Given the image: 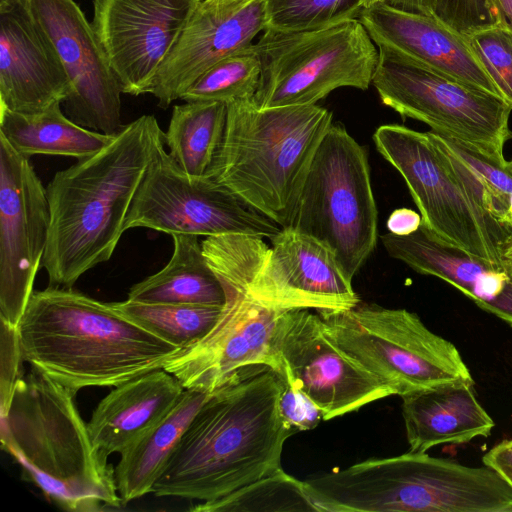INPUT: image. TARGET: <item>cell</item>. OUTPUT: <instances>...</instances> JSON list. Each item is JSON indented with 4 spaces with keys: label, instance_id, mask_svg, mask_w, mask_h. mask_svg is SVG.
I'll return each instance as SVG.
<instances>
[{
    "label": "cell",
    "instance_id": "cell-16",
    "mask_svg": "<svg viewBox=\"0 0 512 512\" xmlns=\"http://www.w3.org/2000/svg\"><path fill=\"white\" fill-rule=\"evenodd\" d=\"M200 0H93L92 27L122 93H149Z\"/></svg>",
    "mask_w": 512,
    "mask_h": 512
},
{
    "label": "cell",
    "instance_id": "cell-34",
    "mask_svg": "<svg viewBox=\"0 0 512 512\" xmlns=\"http://www.w3.org/2000/svg\"><path fill=\"white\" fill-rule=\"evenodd\" d=\"M464 37L500 96L512 106V31L494 25Z\"/></svg>",
    "mask_w": 512,
    "mask_h": 512
},
{
    "label": "cell",
    "instance_id": "cell-31",
    "mask_svg": "<svg viewBox=\"0 0 512 512\" xmlns=\"http://www.w3.org/2000/svg\"><path fill=\"white\" fill-rule=\"evenodd\" d=\"M195 512H319L308 494L305 481L282 467L216 500L190 508Z\"/></svg>",
    "mask_w": 512,
    "mask_h": 512
},
{
    "label": "cell",
    "instance_id": "cell-27",
    "mask_svg": "<svg viewBox=\"0 0 512 512\" xmlns=\"http://www.w3.org/2000/svg\"><path fill=\"white\" fill-rule=\"evenodd\" d=\"M55 103L43 112L26 115L0 109V134L22 155L91 156L107 146L114 135L82 127Z\"/></svg>",
    "mask_w": 512,
    "mask_h": 512
},
{
    "label": "cell",
    "instance_id": "cell-9",
    "mask_svg": "<svg viewBox=\"0 0 512 512\" xmlns=\"http://www.w3.org/2000/svg\"><path fill=\"white\" fill-rule=\"evenodd\" d=\"M318 313L342 351L394 395L451 383L474 384L457 347L432 332L416 313L374 303Z\"/></svg>",
    "mask_w": 512,
    "mask_h": 512
},
{
    "label": "cell",
    "instance_id": "cell-5",
    "mask_svg": "<svg viewBox=\"0 0 512 512\" xmlns=\"http://www.w3.org/2000/svg\"><path fill=\"white\" fill-rule=\"evenodd\" d=\"M333 124L316 104L259 108L227 104L222 141L206 176L280 228L293 224L314 154Z\"/></svg>",
    "mask_w": 512,
    "mask_h": 512
},
{
    "label": "cell",
    "instance_id": "cell-25",
    "mask_svg": "<svg viewBox=\"0 0 512 512\" xmlns=\"http://www.w3.org/2000/svg\"><path fill=\"white\" fill-rule=\"evenodd\" d=\"M211 392L185 389L172 408L121 453L115 480L122 505L152 492L191 420Z\"/></svg>",
    "mask_w": 512,
    "mask_h": 512
},
{
    "label": "cell",
    "instance_id": "cell-46",
    "mask_svg": "<svg viewBox=\"0 0 512 512\" xmlns=\"http://www.w3.org/2000/svg\"><path fill=\"white\" fill-rule=\"evenodd\" d=\"M511 163H512V160H511Z\"/></svg>",
    "mask_w": 512,
    "mask_h": 512
},
{
    "label": "cell",
    "instance_id": "cell-36",
    "mask_svg": "<svg viewBox=\"0 0 512 512\" xmlns=\"http://www.w3.org/2000/svg\"><path fill=\"white\" fill-rule=\"evenodd\" d=\"M24 361L18 326L0 319V416L4 417L11 405L16 386L24 376Z\"/></svg>",
    "mask_w": 512,
    "mask_h": 512
},
{
    "label": "cell",
    "instance_id": "cell-37",
    "mask_svg": "<svg viewBox=\"0 0 512 512\" xmlns=\"http://www.w3.org/2000/svg\"><path fill=\"white\" fill-rule=\"evenodd\" d=\"M279 410L283 420L297 431L311 430L323 419L319 408L286 381L279 399Z\"/></svg>",
    "mask_w": 512,
    "mask_h": 512
},
{
    "label": "cell",
    "instance_id": "cell-7",
    "mask_svg": "<svg viewBox=\"0 0 512 512\" xmlns=\"http://www.w3.org/2000/svg\"><path fill=\"white\" fill-rule=\"evenodd\" d=\"M204 256L226 295L222 314L201 340L166 362L185 389L213 392L234 373L252 365H267L281 374L274 333L282 311L268 308L246 290V279L267 243L264 238L227 234L206 237Z\"/></svg>",
    "mask_w": 512,
    "mask_h": 512
},
{
    "label": "cell",
    "instance_id": "cell-4",
    "mask_svg": "<svg viewBox=\"0 0 512 512\" xmlns=\"http://www.w3.org/2000/svg\"><path fill=\"white\" fill-rule=\"evenodd\" d=\"M75 395L31 368L1 417L2 450L19 464L25 481L63 510L121 508L115 468L93 444Z\"/></svg>",
    "mask_w": 512,
    "mask_h": 512
},
{
    "label": "cell",
    "instance_id": "cell-26",
    "mask_svg": "<svg viewBox=\"0 0 512 512\" xmlns=\"http://www.w3.org/2000/svg\"><path fill=\"white\" fill-rule=\"evenodd\" d=\"M173 253L157 273L134 284L128 298L146 303L224 306V288L209 266L198 236L172 235Z\"/></svg>",
    "mask_w": 512,
    "mask_h": 512
},
{
    "label": "cell",
    "instance_id": "cell-6",
    "mask_svg": "<svg viewBox=\"0 0 512 512\" xmlns=\"http://www.w3.org/2000/svg\"><path fill=\"white\" fill-rule=\"evenodd\" d=\"M319 512H512L496 470L411 452L371 458L305 480Z\"/></svg>",
    "mask_w": 512,
    "mask_h": 512
},
{
    "label": "cell",
    "instance_id": "cell-8",
    "mask_svg": "<svg viewBox=\"0 0 512 512\" xmlns=\"http://www.w3.org/2000/svg\"><path fill=\"white\" fill-rule=\"evenodd\" d=\"M259 108L316 104L341 87L367 90L379 52L359 18L300 31L265 29L252 45Z\"/></svg>",
    "mask_w": 512,
    "mask_h": 512
},
{
    "label": "cell",
    "instance_id": "cell-23",
    "mask_svg": "<svg viewBox=\"0 0 512 512\" xmlns=\"http://www.w3.org/2000/svg\"><path fill=\"white\" fill-rule=\"evenodd\" d=\"M184 390L164 368L114 387L98 403L87 423L93 444L106 456L121 453L158 422Z\"/></svg>",
    "mask_w": 512,
    "mask_h": 512
},
{
    "label": "cell",
    "instance_id": "cell-10",
    "mask_svg": "<svg viewBox=\"0 0 512 512\" xmlns=\"http://www.w3.org/2000/svg\"><path fill=\"white\" fill-rule=\"evenodd\" d=\"M377 222L366 149L333 123L314 154L291 227L327 245L352 280L376 246Z\"/></svg>",
    "mask_w": 512,
    "mask_h": 512
},
{
    "label": "cell",
    "instance_id": "cell-44",
    "mask_svg": "<svg viewBox=\"0 0 512 512\" xmlns=\"http://www.w3.org/2000/svg\"><path fill=\"white\" fill-rule=\"evenodd\" d=\"M504 222L506 225L512 227V195L510 197L509 207Z\"/></svg>",
    "mask_w": 512,
    "mask_h": 512
},
{
    "label": "cell",
    "instance_id": "cell-14",
    "mask_svg": "<svg viewBox=\"0 0 512 512\" xmlns=\"http://www.w3.org/2000/svg\"><path fill=\"white\" fill-rule=\"evenodd\" d=\"M274 347L285 381L330 420L394 395L378 377L345 354L319 313L292 309L279 315Z\"/></svg>",
    "mask_w": 512,
    "mask_h": 512
},
{
    "label": "cell",
    "instance_id": "cell-3",
    "mask_svg": "<svg viewBox=\"0 0 512 512\" xmlns=\"http://www.w3.org/2000/svg\"><path fill=\"white\" fill-rule=\"evenodd\" d=\"M18 330L24 361L75 393L119 386L181 351L112 303L72 287L34 291Z\"/></svg>",
    "mask_w": 512,
    "mask_h": 512
},
{
    "label": "cell",
    "instance_id": "cell-42",
    "mask_svg": "<svg viewBox=\"0 0 512 512\" xmlns=\"http://www.w3.org/2000/svg\"><path fill=\"white\" fill-rule=\"evenodd\" d=\"M500 262L502 268L512 279V236L501 248Z\"/></svg>",
    "mask_w": 512,
    "mask_h": 512
},
{
    "label": "cell",
    "instance_id": "cell-38",
    "mask_svg": "<svg viewBox=\"0 0 512 512\" xmlns=\"http://www.w3.org/2000/svg\"><path fill=\"white\" fill-rule=\"evenodd\" d=\"M484 465L500 473L512 485V440L494 445L482 458Z\"/></svg>",
    "mask_w": 512,
    "mask_h": 512
},
{
    "label": "cell",
    "instance_id": "cell-19",
    "mask_svg": "<svg viewBox=\"0 0 512 512\" xmlns=\"http://www.w3.org/2000/svg\"><path fill=\"white\" fill-rule=\"evenodd\" d=\"M265 27V0H200L149 93L167 108L215 63L250 48Z\"/></svg>",
    "mask_w": 512,
    "mask_h": 512
},
{
    "label": "cell",
    "instance_id": "cell-29",
    "mask_svg": "<svg viewBox=\"0 0 512 512\" xmlns=\"http://www.w3.org/2000/svg\"><path fill=\"white\" fill-rule=\"evenodd\" d=\"M429 133L479 205L505 224L512 195L511 161L489 155L474 146L432 130Z\"/></svg>",
    "mask_w": 512,
    "mask_h": 512
},
{
    "label": "cell",
    "instance_id": "cell-33",
    "mask_svg": "<svg viewBox=\"0 0 512 512\" xmlns=\"http://www.w3.org/2000/svg\"><path fill=\"white\" fill-rule=\"evenodd\" d=\"M361 11L360 0H265V29H313L358 18Z\"/></svg>",
    "mask_w": 512,
    "mask_h": 512
},
{
    "label": "cell",
    "instance_id": "cell-39",
    "mask_svg": "<svg viewBox=\"0 0 512 512\" xmlns=\"http://www.w3.org/2000/svg\"><path fill=\"white\" fill-rule=\"evenodd\" d=\"M421 223L420 214L408 208H399L389 215L386 226L390 233L404 236L415 232Z\"/></svg>",
    "mask_w": 512,
    "mask_h": 512
},
{
    "label": "cell",
    "instance_id": "cell-15",
    "mask_svg": "<svg viewBox=\"0 0 512 512\" xmlns=\"http://www.w3.org/2000/svg\"><path fill=\"white\" fill-rule=\"evenodd\" d=\"M49 227L46 188L29 157L0 134V319L14 326L34 292Z\"/></svg>",
    "mask_w": 512,
    "mask_h": 512
},
{
    "label": "cell",
    "instance_id": "cell-45",
    "mask_svg": "<svg viewBox=\"0 0 512 512\" xmlns=\"http://www.w3.org/2000/svg\"><path fill=\"white\" fill-rule=\"evenodd\" d=\"M13 1L14 0H0V7L7 6L8 4H10Z\"/></svg>",
    "mask_w": 512,
    "mask_h": 512
},
{
    "label": "cell",
    "instance_id": "cell-2",
    "mask_svg": "<svg viewBox=\"0 0 512 512\" xmlns=\"http://www.w3.org/2000/svg\"><path fill=\"white\" fill-rule=\"evenodd\" d=\"M164 144L155 116L142 115L107 146L55 173L46 187L50 227L42 259L49 286L71 288L111 258L139 185Z\"/></svg>",
    "mask_w": 512,
    "mask_h": 512
},
{
    "label": "cell",
    "instance_id": "cell-41",
    "mask_svg": "<svg viewBox=\"0 0 512 512\" xmlns=\"http://www.w3.org/2000/svg\"><path fill=\"white\" fill-rule=\"evenodd\" d=\"M499 17V25L512 31V0H492Z\"/></svg>",
    "mask_w": 512,
    "mask_h": 512
},
{
    "label": "cell",
    "instance_id": "cell-13",
    "mask_svg": "<svg viewBox=\"0 0 512 512\" xmlns=\"http://www.w3.org/2000/svg\"><path fill=\"white\" fill-rule=\"evenodd\" d=\"M125 230L149 228L167 234H245L271 239L281 228L208 176L183 171L161 146L130 207Z\"/></svg>",
    "mask_w": 512,
    "mask_h": 512
},
{
    "label": "cell",
    "instance_id": "cell-1",
    "mask_svg": "<svg viewBox=\"0 0 512 512\" xmlns=\"http://www.w3.org/2000/svg\"><path fill=\"white\" fill-rule=\"evenodd\" d=\"M284 386L267 365L234 373L197 411L151 493L212 501L280 469L284 444L298 432L280 414Z\"/></svg>",
    "mask_w": 512,
    "mask_h": 512
},
{
    "label": "cell",
    "instance_id": "cell-28",
    "mask_svg": "<svg viewBox=\"0 0 512 512\" xmlns=\"http://www.w3.org/2000/svg\"><path fill=\"white\" fill-rule=\"evenodd\" d=\"M227 104L191 101L175 105L164 133L169 154L191 176H204L222 141Z\"/></svg>",
    "mask_w": 512,
    "mask_h": 512
},
{
    "label": "cell",
    "instance_id": "cell-11",
    "mask_svg": "<svg viewBox=\"0 0 512 512\" xmlns=\"http://www.w3.org/2000/svg\"><path fill=\"white\" fill-rule=\"evenodd\" d=\"M373 141L377 151L403 177L422 224L431 233L501 266V248L512 236V227L479 205L429 131L384 124L375 130Z\"/></svg>",
    "mask_w": 512,
    "mask_h": 512
},
{
    "label": "cell",
    "instance_id": "cell-30",
    "mask_svg": "<svg viewBox=\"0 0 512 512\" xmlns=\"http://www.w3.org/2000/svg\"><path fill=\"white\" fill-rule=\"evenodd\" d=\"M112 305L181 350L189 348L218 322L223 306L146 303L127 299Z\"/></svg>",
    "mask_w": 512,
    "mask_h": 512
},
{
    "label": "cell",
    "instance_id": "cell-22",
    "mask_svg": "<svg viewBox=\"0 0 512 512\" xmlns=\"http://www.w3.org/2000/svg\"><path fill=\"white\" fill-rule=\"evenodd\" d=\"M380 239L391 257L444 280L512 327V279L502 266L442 241L422 223L409 235L388 232Z\"/></svg>",
    "mask_w": 512,
    "mask_h": 512
},
{
    "label": "cell",
    "instance_id": "cell-12",
    "mask_svg": "<svg viewBox=\"0 0 512 512\" xmlns=\"http://www.w3.org/2000/svg\"><path fill=\"white\" fill-rule=\"evenodd\" d=\"M378 52L372 85L385 106L436 133L504 158V146L512 138V106L507 101L390 50Z\"/></svg>",
    "mask_w": 512,
    "mask_h": 512
},
{
    "label": "cell",
    "instance_id": "cell-43",
    "mask_svg": "<svg viewBox=\"0 0 512 512\" xmlns=\"http://www.w3.org/2000/svg\"><path fill=\"white\" fill-rule=\"evenodd\" d=\"M387 2V0H360V6L362 9L369 8L375 4Z\"/></svg>",
    "mask_w": 512,
    "mask_h": 512
},
{
    "label": "cell",
    "instance_id": "cell-40",
    "mask_svg": "<svg viewBox=\"0 0 512 512\" xmlns=\"http://www.w3.org/2000/svg\"><path fill=\"white\" fill-rule=\"evenodd\" d=\"M388 4L405 10L433 16L435 0H387Z\"/></svg>",
    "mask_w": 512,
    "mask_h": 512
},
{
    "label": "cell",
    "instance_id": "cell-20",
    "mask_svg": "<svg viewBox=\"0 0 512 512\" xmlns=\"http://www.w3.org/2000/svg\"><path fill=\"white\" fill-rule=\"evenodd\" d=\"M70 93L59 55L27 0L0 7V109L33 115Z\"/></svg>",
    "mask_w": 512,
    "mask_h": 512
},
{
    "label": "cell",
    "instance_id": "cell-18",
    "mask_svg": "<svg viewBox=\"0 0 512 512\" xmlns=\"http://www.w3.org/2000/svg\"><path fill=\"white\" fill-rule=\"evenodd\" d=\"M246 279L248 294L278 310L350 309L360 303L333 251L293 227L281 228Z\"/></svg>",
    "mask_w": 512,
    "mask_h": 512
},
{
    "label": "cell",
    "instance_id": "cell-24",
    "mask_svg": "<svg viewBox=\"0 0 512 512\" xmlns=\"http://www.w3.org/2000/svg\"><path fill=\"white\" fill-rule=\"evenodd\" d=\"M411 452L488 437L495 426L479 403L474 384L451 383L401 396Z\"/></svg>",
    "mask_w": 512,
    "mask_h": 512
},
{
    "label": "cell",
    "instance_id": "cell-32",
    "mask_svg": "<svg viewBox=\"0 0 512 512\" xmlns=\"http://www.w3.org/2000/svg\"><path fill=\"white\" fill-rule=\"evenodd\" d=\"M260 75V60L251 46L215 63L188 87L180 99L185 102L218 101L226 104L253 99Z\"/></svg>",
    "mask_w": 512,
    "mask_h": 512
},
{
    "label": "cell",
    "instance_id": "cell-17",
    "mask_svg": "<svg viewBox=\"0 0 512 512\" xmlns=\"http://www.w3.org/2000/svg\"><path fill=\"white\" fill-rule=\"evenodd\" d=\"M29 9L53 43L71 83L65 114L78 125L114 135L121 123V88L75 0H27Z\"/></svg>",
    "mask_w": 512,
    "mask_h": 512
},
{
    "label": "cell",
    "instance_id": "cell-35",
    "mask_svg": "<svg viewBox=\"0 0 512 512\" xmlns=\"http://www.w3.org/2000/svg\"><path fill=\"white\" fill-rule=\"evenodd\" d=\"M433 16L462 35L499 25L492 0H435Z\"/></svg>",
    "mask_w": 512,
    "mask_h": 512
},
{
    "label": "cell",
    "instance_id": "cell-21",
    "mask_svg": "<svg viewBox=\"0 0 512 512\" xmlns=\"http://www.w3.org/2000/svg\"><path fill=\"white\" fill-rule=\"evenodd\" d=\"M358 18L378 48L390 50L470 86L500 96L464 35L435 16L383 2L362 9Z\"/></svg>",
    "mask_w": 512,
    "mask_h": 512
}]
</instances>
